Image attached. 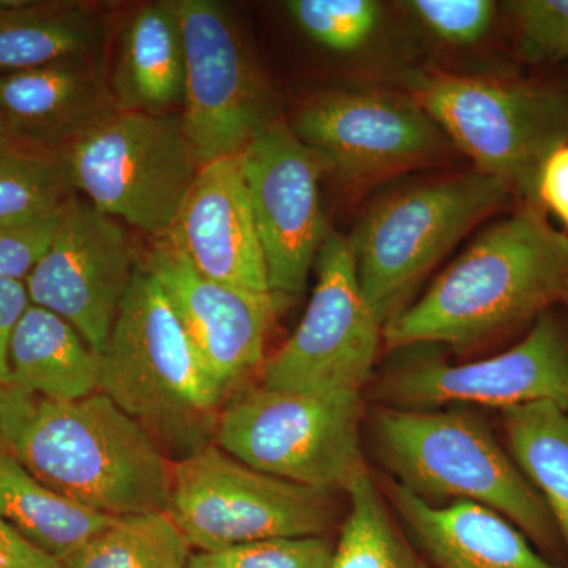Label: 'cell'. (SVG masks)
<instances>
[{
    "label": "cell",
    "instance_id": "cell-1",
    "mask_svg": "<svg viewBox=\"0 0 568 568\" xmlns=\"http://www.w3.org/2000/svg\"><path fill=\"white\" fill-rule=\"evenodd\" d=\"M568 294V235L521 204L469 245L413 305L383 327L387 349H473L532 325Z\"/></svg>",
    "mask_w": 568,
    "mask_h": 568
},
{
    "label": "cell",
    "instance_id": "cell-2",
    "mask_svg": "<svg viewBox=\"0 0 568 568\" xmlns=\"http://www.w3.org/2000/svg\"><path fill=\"white\" fill-rule=\"evenodd\" d=\"M0 448L48 488L108 517L170 507L173 459L102 392L54 402L0 386Z\"/></svg>",
    "mask_w": 568,
    "mask_h": 568
},
{
    "label": "cell",
    "instance_id": "cell-3",
    "mask_svg": "<svg viewBox=\"0 0 568 568\" xmlns=\"http://www.w3.org/2000/svg\"><path fill=\"white\" fill-rule=\"evenodd\" d=\"M100 392L173 462L215 444L226 399L205 373L173 305L141 263L100 354Z\"/></svg>",
    "mask_w": 568,
    "mask_h": 568
},
{
    "label": "cell",
    "instance_id": "cell-4",
    "mask_svg": "<svg viewBox=\"0 0 568 568\" xmlns=\"http://www.w3.org/2000/svg\"><path fill=\"white\" fill-rule=\"evenodd\" d=\"M376 454L396 484L429 504L467 500L503 515L540 552L562 559L547 504L487 424L459 409L376 407Z\"/></svg>",
    "mask_w": 568,
    "mask_h": 568
},
{
    "label": "cell",
    "instance_id": "cell-5",
    "mask_svg": "<svg viewBox=\"0 0 568 568\" xmlns=\"http://www.w3.org/2000/svg\"><path fill=\"white\" fill-rule=\"evenodd\" d=\"M414 100L474 170L538 205L541 168L568 144V82L429 71L414 82Z\"/></svg>",
    "mask_w": 568,
    "mask_h": 568
},
{
    "label": "cell",
    "instance_id": "cell-6",
    "mask_svg": "<svg viewBox=\"0 0 568 568\" xmlns=\"http://www.w3.org/2000/svg\"><path fill=\"white\" fill-rule=\"evenodd\" d=\"M511 196L506 183L474 170L395 190L369 205L346 239L358 286L381 324L398 315L428 272Z\"/></svg>",
    "mask_w": 568,
    "mask_h": 568
},
{
    "label": "cell",
    "instance_id": "cell-7",
    "mask_svg": "<svg viewBox=\"0 0 568 568\" xmlns=\"http://www.w3.org/2000/svg\"><path fill=\"white\" fill-rule=\"evenodd\" d=\"M361 394L248 388L224 403L215 444L268 476L347 491L368 469L361 447Z\"/></svg>",
    "mask_w": 568,
    "mask_h": 568
},
{
    "label": "cell",
    "instance_id": "cell-8",
    "mask_svg": "<svg viewBox=\"0 0 568 568\" xmlns=\"http://www.w3.org/2000/svg\"><path fill=\"white\" fill-rule=\"evenodd\" d=\"M74 192L162 241L203 164L182 114L115 111L62 152Z\"/></svg>",
    "mask_w": 568,
    "mask_h": 568
},
{
    "label": "cell",
    "instance_id": "cell-9",
    "mask_svg": "<svg viewBox=\"0 0 568 568\" xmlns=\"http://www.w3.org/2000/svg\"><path fill=\"white\" fill-rule=\"evenodd\" d=\"M168 514L203 555L272 538L323 537L335 521L331 493L268 476L216 444L173 463Z\"/></svg>",
    "mask_w": 568,
    "mask_h": 568
},
{
    "label": "cell",
    "instance_id": "cell-10",
    "mask_svg": "<svg viewBox=\"0 0 568 568\" xmlns=\"http://www.w3.org/2000/svg\"><path fill=\"white\" fill-rule=\"evenodd\" d=\"M175 7L185 48V132L201 164L239 155L278 119L275 95L226 6L178 0Z\"/></svg>",
    "mask_w": 568,
    "mask_h": 568
},
{
    "label": "cell",
    "instance_id": "cell-11",
    "mask_svg": "<svg viewBox=\"0 0 568 568\" xmlns=\"http://www.w3.org/2000/svg\"><path fill=\"white\" fill-rule=\"evenodd\" d=\"M290 126L354 192L457 152L414 97L383 91L323 93L298 108Z\"/></svg>",
    "mask_w": 568,
    "mask_h": 568
},
{
    "label": "cell",
    "instance_id": "cell-12",
    "mask_svg": "<svg viewBox=\"0 0 568 568\" xmlns=\"http://www.w3.org/2000/svg\"><path fill=\"white\" fill-rule=\"evenodd\" d=\"M564 310V308H562ZM377 402L398 409L478 405L511 407L552 403L568 413V316L548 310L514 347L470 364L414 357L377 381Z\"/></svg>",
    "mask_w": 568,
    "mask_h": 568
},
{
    "label": "cell",
    "instance_id": "cell-13",
    "mask_svg": "<svg viewBox=\"0 0 568 568\" xmlns=\"http://www.w3.org/2000/svg\"><path fill=\"white\" fill-rule=\"evenodd\" d=\"M316 287L294 334L261 368L278 390L362 392L375 368L383 327L366 304L347 239L328 227L317 253Z\"/></svg>",
    "mask_w": 568,
    "mask_h": 568
},
{
    "label": "cell",
    "instance_id": "cell-14",
    "mask_svg": "<svg viewBox=\"0 0 568 568\" xmlns=\"http://www.w3.org/2000/svg\"><path fill=\"white\" fill-rule=\"evenodd\" d=\"M239 163L272 294L287 302L304 291L328 231L320 192L327 164L280 119L254 134Z\"/></svg>",
    "mask_w": 568,
    "mask_h": 568
},
{
    "label": "cell",
    "instance_id": "cell-15",
    "mask_svg": "<svg viewBox=\"0 0 568 568\" xmlns=\"http://www.w3.org/2000/svg\"><path fill=\"white\" fill-rule=\"evenodd\" d=\"M140 265L125 224L74 194L24 283L32 305L61 316L102 354Z\"/></svg>",
    "mask_w": 568,
    "mask_h": 568
},
{
    "label": "cell",
    "instance_id": "cell-16",
    "mask_svg": "<svg viewBox=\"0 0 568 568\" xmlns=\"http://www.w3.org/2000/svg\"><path fill=\"white\" fill-rule=\"evenodd\" d=\"M144 264L227 402L246 377L263 368L268 332L286 301L205 278L164 239L153 242Z\"/></svg>",
    "mask_w": 568,
    "mask_h": 568
},
{
    "label": "cell",
    "instance_id": "cell-17",
    "mask_svg": "<svg viewBox=\"0 0 568 568\" xmlns=\"http://www.w3.org/2000/svg\"><path fill=\"white\" fill-rule=\"evenodd\" d=\"M164 241L205 278L272 294L239 155L203 164Z\"/></svg>",
    "mask_w": 568,
    "mask_h": 568
},
{
    "label": "cell",
    "instance_id": "cell-18",
    "mask_svg": "<svg viewBox=\"0 0 568 568\" xmlns=\"http://www.w3.org/2000/svg\"><path fill=\"white\" fill-rule=\"evenodd\" d=\"M119 111L95 59L0 73L3 136L62 153Z\"/></svg>",
    "mask_w": 568,
    "mask_h": 568
},
{
    "label": "cell",
    "instance_id": "cell-19",
    "mask_svg": "<svg viewBox=\"0 0 568 568\" xmlns=\"http://www.w3.org/2000/svg\"><path fill=\"white\" fill-rule=\"evenodd\" d=\"M384 495L437 568H568L536 551L503 515L478 504H429L396 481Z\"/></svg>",
    "mask_w": 568,
    "mask_h": 568
},
{
    "label": "cell",
    "instance_id": "cell-20",
    "mask_svg": "<svg viewBox=\"0 0 568 568\" xmlns=\"http://www.w3.org/2000/svg\"><path fill=\"white\" fill-rule=\"evenodd\" d=\"M119 111L170 114L185 93V48L175 2L141 7L123 28L110 82Z\"/></svg>",
    "mask_w": 568,
    "mask_h": 568
},
{
    "label": "cell",
    "instance_id": "cell-21",
    "mask_svg": "<svg viewBox=\"0 0 568 568\" xmlns=\"http://www.w3.org/2000/svg\"><path fill=\"white\" fill-rule=\"evenodd\" d=\"M10 386L54 402L100 392V354L50 310L29 305L11 338Z\"/></svg>",
    "mask_w": 568,
    "mask_h": 568
},
{
    "label": "cell",
    "instance_id": "cell-22",
    "mask_svg": "<svg viewBox=\"0 0 568 568\" xmlns=\"http://www.w3.org/2000/svg\"><path fill=\"white\" fill-rule=\"evenodd\" d=\"M103 22L78 2H0V73L97 59Z\"/></svg>",
    "mask_w": 568,
    "mask_h": 568
},
{
    "label": "cell",
    "instance_id": "cell-23",
    "mask_svg": "<svg viewBox=\"0 0 568 568\" xmlns=\"http://www.w3.org/2000/svg\"><path fill=\"white\" fill-rule=\"evenodd\" d=\"M0 518L33 547L61 562L115 519L48 488L2 448Z\"/></svg>",
    "mask_w": 568,
    "mask_h": 568
},
{
    "label": "cell",
    "instance_id": "cell-24",
    "mask_svg": "<svg viewBox=\"0 0 568 568\" xmlns=\"http://www.w3.org/2000/svg\"><path fill=\"white\" fill-rule=\"evenodd\" d=\"M511 458L530 481L558 528L568 555V413L552 403L503 410Z\"/></svg>",
    "mask_w": 568,
    "mask_h": 568
},
{
    "label": "cell",
    "instance_id": "cell-25",
    "mask_svg": "<svg viewBox=\"0 0 568 568\" xmlns=\"http://www.w3.org/2000/svg\"><path fill=\"white\" fill-rule=\"evenodd\" d=\"M192 549L168 511H148L115 518L62 564L65 568H186Z\"/></svg>",
    "mask_w": 568,
    "mask_h": 568
},
{
    "label": "cell",
    "instance_id": "cell-26",
    "mask_svg": "<svg viewBox=\"0 0 568 568\" xmlns=\"http://www.w3.org/2000/svg\"><path fill=\"white\" fill-rule=\"evenodd\" d=\"M346 493L351 510L334 548L332 568H428L396 528L368 469Z\"/></svg>",
    "mask_w": 568,
    "mask_h": 568
},
{
    "label": "cell",
    "instance_id": "cell-27",
    "mask_svg": "<svg viewBox=\"0 0 568 568\" xmlns=\"http://www.w3.org/2000/svg\"><path fill=\"white\" fill-rule=\"evenodd\" d=\"M74 194L62 153L0 138V222L59 211Z\"/></svg>",
    "mask_w": 568,
    "mask_h": 568
},
{
    "label": "cell",
    "instance_id": "cell-28",
    "mask_svg": "<svg viewBox=\"0 0 568 568\" xmlns=\"http://www.w3.org/2000/svg\"><path fill=\"white\" fill-rule=\"evenodd\" d=\"M286 9L306 36L338 52L361 50L381 21L373 0H293Z\"/></svg>",
    "mask_w": 568,
    "mask_h": 568
},
{
    "label": "cell",
    "instance_id": "cell-29",
    "mask_svg": "<svg viewBox=\"0 0 568 568\" xmlns=\"http://www.w3.org/2000/svg\"><path fill=\"white\" fill-rule=\"evenodd\" d=\"M515 48L532 65L568 63V0H511L504 3Z\"/></svg>",
    "mask_w": 568,
    "mask_h": 568
},
{
    "label": "cell",
    "instance_id": "cell-30",
    "mask_svg": "<svg viewBox=\"0 0 568 568\" xmlns=\"http://www.w3.org/2000/svg\"><path fill=\"white\" fill-rule=\"evenodd\" d=\"M204 558L211 568H332L334 548L324 537L272 538Z\"/></svg>",
    "mask_w": 568,
    "mask_h": 568
},
{
    "label": "cell",
    "instance_id": "cell-31",
    "mask_svg": "<svg viewBox=\"0 0 568 568\" xmlns=\"http://www.w3.org/2000/svg\"><path fill=\"white\" fill-rule=\"evenodd\" d=\"M406 9L436 39L458 47L484 40L496 17L489 0H410Z\"/></svg>",
    "mask_w": 568,
    "mask_h": 568
},
{
    "label": "cell",
    "instance_id": "cell-32",
    "mask_svg": "<svg viewBox=\"0 0 568 568\" xmlns=\"http://www.w3.org/2000/svg\"><path fill=\"white\" fill-rule=\"evenodd\" d=\"M63 207L28 219L0 222V282L24 283L28 280L50 248Z\"/></svg>",
    "mask_w": 568,
    "mask_h": 568
},
{
    "label": "cell",
    "instance_id": "cell-33",
    "mask_svg": "<svg viewBox=\"0 0 568 568\" xmlns=\"http://www.w3.org/2000/svg\"><path fill=\"white\" fill-rule=\"evenodd\" d=\"M538 205L559 220L568 231V144L551 153L537 183Z\"/></svg>",
    "mask_w": 568,
    "mask_h": 568
},
{
    "label": "cell",
    "instance_id": "cell-34",
    "mask_svg": "<svg viewBox=\"0 0 568 568\" xmlns=\"http://www.w3.org/2000/svg\"><path fill=\"white\" fill-rule=\"evenodd\" d=\"M31 305L22 282H0V386H10L11 338L26 310Z\"/></svg>",
    "mask_w": 568,
    "mask_h": 568
},
{
    "label": "cell",
    "instance_id": "cell-35",
    "mask_svg": "<svg viewBox=\"0 0 568 568\" xmlns=\"http://www.w3.org/2000/svg\"><path fill=\"white\" fill-rule=\"evenodd\" d=\"M0 568H65L0 518Z\"/></svg>",
    "mask_w": 568,
    "mask_h": 568
},
{
    "label": "cell",
    "instance_id": "cell-36",
    "mask_svg": "<svg viewBox=\"0 0 568 568\" xmlns=\"http://www.w3.org/2000/svg\"><path fill=\"white\" fill-rule=\"evenodd\" d=\"M186 568H211L209 567V564L205 562L204 555H201V552H196V555L192 556V559H190L189 567Z\"/></svg>",
    "mask_w": 568,
    "mask_h": 568
},
{
    "label": "cell",
    "instance_id": "cell-37",
    "mask_svg": "<svg viewBox=\"0 0 568 568\" xmlns=\"http://www.w3.org/2000/svg\"><path fill=\"white\" fill-rule=\"evenodd\" d=\"M560 306H562L564 312H566L567 316H568V294H567V297L564 298L562 305H560Z\"/></svg>",
    "mask_w": 568,
    "mask_h": 568
},
{
    "label": "cell",
    "instance_id": "cell-38",
    "mask_svg": "<svg viewBox=\"0 0 568 568\" xmlns=\"http://www.w3.org/2000/svg\"><path fill=\"white\" fill-rule=\"evenodd\" d=\"M3 136V130H2V125H0V138Z\"/></svg>",
    "mask_w": 568,
    "mask_h": 568
}]
</instances>
